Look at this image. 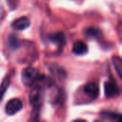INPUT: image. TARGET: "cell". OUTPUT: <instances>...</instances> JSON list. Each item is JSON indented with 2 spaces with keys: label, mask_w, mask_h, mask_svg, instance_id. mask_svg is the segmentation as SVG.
Here are the masks:
<instances>
[{
  "label": "cell",
  "mask_w": 122,
  "mask_h": 122,
  "mask_svg": "<svg viewBox=\"0 0 122 122\" xmlns=\"http://www.w3.org/2000/svg\"><path fill=\"white\" fill-rule=\"evenodd\" d=\"M39 72L33 67H27L22 72V81L25 86H32L39 80Z\"/></svg>",
  "instance_id": "6da1fadb"
},
{
  "label": "cell",
  "mask_w": 122,
  "mask_h": 122,
  "mask_svg": "<svg viewBox=\"0 0 122 122\" xmlns=\"http://www.w3.org/2000/svg\"><path fill=\"white\" fill-rule=\"evenodd\" d=\"M29 25H30V21L27 17L19 18L13 21V23L11 24L12 29H15V30H24V29L29 28Z\"/></svg>",
  "instance_id": "8992f818"
},
{
  "label": "cell",
  "mask_w": 122,
  "mask_h": 122,
  "mask_svg": "<svg viewBox=\"0 0 122 122\" xmlns=\"http://www.w3.org/2000/svg\"><path fill=\"white\" fill-rule=\"evenodd\" d=\"M23 108V102L19 99H12L10 100L5 106V111L7 115H13L21 110Z\"/></svg>",
  "instance_id": "3957f363"
},
{
  "label": "cell",
  "mask_w": 122,
  "mask_h": 122,
  "mask_svg": "<svg viewBox=\"0 0 122 122\" xmlns=\"http://www.w3.org/2000/svg\"><path fill=\"white\" fill-rule=\"evenodd\" d=\"M72 122H87L86 120H80V119H79V120H74V121H72Z\"/></svg>",
  "instance_id": "4fadbf2b"
},
{
  "label": "cell",
  "mask_w": 122,
  "mask_h": 122,
  "mask_svg": "<svg viewBox=\"0 0 122 122\" xmlns=\"http://www.w3.org/2000/svg\"><path fill=\"white\" fill-rule=\"evenodd\" d=\"M49 40L51 43H54L59 47L63 48L65 44V35L64 33L62 32H58L54 33L49 35Z\"/></svg>",
  "instance_id": "52a82bcc"
},
{
  "label": "cell",
  "mask_w": 122,
  "mask_h": 122,
  "mask_svg": "<svg viewBox=\"0 0 122 122\" xmlns=\"http://www.w3.org/2000/svg\"><path fill=\"white\" fill-rule=\"evenodd\" d=\"M120 93V88L114 81H106L105 83V94L107 98L116 97Z\"/></svg>",
  "instance_id": "277c9868"
},
{
  "label": "cell",
  "mask_w": 122,
  "mask_h": 122,
  "mask_svg": "<svg viewBox=\"0 0 122 122\" xmlns=\"http://www.w3.org/2000/svg\"><path fill=\"white\" fill-rule=\"evenodd\" d=\"M9 84H10V78L9 76H7L4 80V81L2 82V84L0 85V101L4 97V94H5L6 90H7L8 87H9Z\"/></svg>",
  "instance_id": "7c38bea8"
},
{
  "label": "cell",
  "mask_w": 122,
  "mask_h": 122,
  "mask_svg": "<svg viewBox=\"0 0 122 122\" xmlns=\"http://www.w3.org/2000/svg\"><path fill=\"white\" fill-rule=\"evenodd\" d=\"M72 51L74 54L77 55H82L88 52V47H87V44L83 41H77L73 44Z\"/></svg>",
  "instance_id": "ba28073f"
},
{
  "label": "cell",
  "mask_w": 122,
  "mask_h": 122,
  "mask_svg": "<svg viewBox=\"0 0 122 122\" xmlns=\"http://www.w3.org/2000/svg\"><path fill=\"white\" fill-rule=\"evenodd\" d=\"M43 100V88L41 85H37L32 89L29 94V101L31 105L36 108L41 105Z\"/></svg>",
  "instance_id": "7a4b0ae2"
},
{
  "label": "cell",
  "mask_w": 122,
  "mask_h": 122,
  "mask_svg": "<svg viewBox=\"0 0 122 122\" xmlns=\"http://www.w3.org/2000/svg\"><path fill=\"white\" fill-rule=\"evenodd\" d=\"M84 92L86 95L90 97L91 99H96L100 94V89L96 83L95 82H90L84 87Z\"/></svg>",
  "instance_id": "5b68a950"
},
{
  "label": "cell",
  "mask_w": 122,
  "mask_h": 122,
  "mask_svg": "<svg viewBox=\"0 0 122 122\" xmlns=\"http://www.w3.org/2000/svg\"><path fill=\"white\" fill-rule=\"evenodd\" d=\"M112 63L115 67V70L118 75L119 78L121 79V73H122V60L119 56H114L112 58Z\"/></svg>",
  "instance_id": "9c48e42d"
},
{
  "label": "cell",
  "mask_w": 122,
  "mask_h": 122,
  "mask_svg": "<svg viewBox=\"0 0 122 122\" xmlns=\"http://www.w3.org/2000/svg\"><path fill=\"white\" fill-rule=\"evenodd\" d=\"M85 33L87 36L95 38V39H100L101 37V31L98 29H95V28H88L85 29Z\"/></svg>",
  "instance_id": "30bf717a"
},
{
  "label": "cell",
  "mask_w": 122,
  "mask_h": 122,
  "mask_svg": "<svg viewBox=\"0 0 122 122\" xmlns=\"http://www.w3.org/2000/svg\"><path fill=\"white\" fill-rule=\"evenodd\" d=\"M8 42H9V48L13 50H16L19 48V40L18 39V38L16 37L15 35H10L9 37V39H8Z\"/></svg>",
  "instance_id": "8fae6325"
}]
</instances>
